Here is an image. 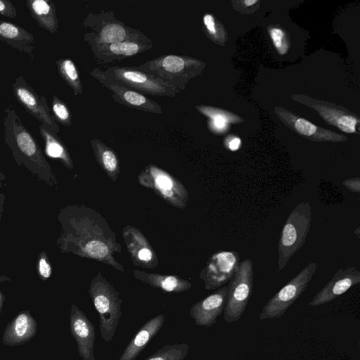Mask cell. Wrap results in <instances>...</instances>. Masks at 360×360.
Masks as SVG:
<instances>
[{"label": "cell", "instance_id": "1", "mask_svg": "<svg viewBox=\"0 0 360 360\" xmlns=\"http://www.w3.org/2000/svg\"><path fill=\"white\" fill-rule=\"evenodd\" d=\"M57 219L60 232L56 245L61 252L101 262L124 271L114 257L122 251L116 233L99 212L84 205H69L59 211Z\"/></svg>", "mask_w": 360, "mask_h": 360}, {"label": "cell", "instance_id": "2", "mask_svg": "<svg viewBox=\"0 0 360 360\" xmlns=\"http://www.w3.org/2000/svg\"><path fill=\"white\" fill-rule=\"evenodd\" d=\"M5 112L4 139L15 163L25 167L43 183L51 186L56 185V176L34 137L13 108L8 107Z\"/></svg>", "mask_w": 360, "mask_h": 360}, {"label": "cell", "instance_id": "3", "mask_svg": "<svg viewBox=\"0 0 360 360\" xmlns=\"http://www.w3.org/2000/svg\"><path fill=\"white\" fill-rule=\"evenodd\" d=\"M82 25L90 30L84 35V41L88 45H99L128 41L152 42L138 29L127 25L119 20L112 11L89 13L84 18Z\"/></svg>", "mask_w": 360, "mask_h": 360}, {"label": "cell", "instance_id": "4", "mask_svg": "<svg viewBox=\"0 0 360 360\" xmlns=\"http://www.w3.org/2000/svg\"><path fill=\"white\" fill-rule=\"evenodd\" d=\"M136 67L181 92L185 90L191 79L200 74L205 63L188 56L166 54Z\"/></svg>", "mask_w": 360, "mask_h": 360}, {"label": "cell", "instance_id": "5", "mask_svg": "<svg viewBox=\"0 0 360 360\" xmlns=\"http://www.w3.org/2000/svg\"><path fill=\"white\" fill-rule=\"evenodd\" d=\"M89 292L98 314L101 338L108 342L114 337L122 316L120 292L101 272L92 278Z\"/></svg>", "mask_w": 360, "mask_h": 360}, {"label": "cell", "instance_id": "6", "mask_svg": "<svg viewBox=\"0 0 360 360\" xmlns=\"http://www.w3.org/2000/svg\"><path fill=\"white\" fill-rule=\"evenodd\" d=\"M311 224V206L307 201L297 204L288 215L278 243V271L283 270L290 259L303 246Z\"/></svg>", "mask_w": 360, "mask_h": 360}, {"label": "cell", "instance_id": "7", "mask_svg": "<svg viewBox=\"0 0 360 360\" xmlns=\"http://www.w3.org/2000/svg\"><path fill=\"white\" fill-rule=\"evenodd\" d=\"M108 80L121 84L143 95L174 97L180 91L174 86L150 75L136 66L108 67L100 69Z\"/></svg>", "mask_w": 360, "mask_h": 360}, {"label": "cell", "instance_id": "8", "mask_svg": "<svg viewBox=\"0 0 360 360\" xmlns=\"http://www.w3.org/2000/svg\"><path fill=\"white\" fill-rule=\"evenodd\" d=\"M142 186L150 188L171 205L184 209L186 207L188 193L184 184L159 166H146L137 177Z\"/></svg>", "mask_w": 360, "mask_h": 360}, {"label": "cell", "instance_id": "9", "mask_svg": "<svg viewBox=\"0 0 360 360\" xmlns=\"http://www.w3.org/2000/svg\"><path fill=\"white\" fill-rule=\"evenodd\" d=\"M317 264L311 262L278 291L263 307L259 320L278 319L300 297L312 279Z\"/></svg>", "mask_w": 360, "mask_h": 360}, {"label": "cell", "instance_id": "10", "mask_svg": "<svg viewBox=\"0 0 360 360\" xmlns=\"http://www.w3.org/2000/svg\"><path fill=\"white\" fill-rule=\"evenodd\" d=\"M253 262L247 258L240 262L229 283L224 319L227 323L238 321L243 316L253 290Z\"/></svg>", "mask_w": 360, "mask_h": 360}, {"label": "cell", "instance_id": "11", "mask_svg": "<svg viewBox=\"0 0 360 360\" xmlns=\"http://www.w3.org/2000/svg\"><path fill=\"white\" fill-rule=\"evenodd\" d=\"M240 263V255L236 251L222 250L212 254L199 277L207 290L218 289L229 282Z\"/></svg>", "mask_w": 360, "mask_h": 360}, {"label": "cell", "instance_id": "12", "mask_svg": "<svg viewBox=\"0 0 360 360\" xmlns=\"http://www.w3.org/2000/svg\"><path fill=\"white\" fill-rule=\"evenodd\" d=\"M12 89L16 100L28 114L34 116L40 124L49 129L56 134L59 131V125L51 112L46 97L39 96L22 76L15 79Z\"/></svg>", "mask_w": 360, "mask_h": 360}, {"label": "cell", "instance_id": "13", "mask_svg": "<svg viewBox=\"0 0 360 360\" xmlns=\"http://www.w3.org/2000/svg\"><path fill=\"white\" fill-rule=\"evenodd\" d=\"M90 75L111 92V96L115 102L127 108L146 112L155 114L162 112L161 106L157 102L134 90L107 79L101 73L100 68H94L90 72Z\"/></svg>", "mask_w": 360, "mask_h": 360}, {"label": "cell", "instance_id": "14", "mask_svg": "<svg viewBox=\"0 0 360 360\" xmlns=\"http://www.w3.org/2000/svg\"><path fill=\"white\" fill-rule=\"evenodd\" d=\"M122 236L135 266L153 269L158 265L159 260L155 250L138 228L125 226L122 229Z\"/></svg>", "mask_w": 360, "mask_h": 360}, {"label": "cell", "instance_id": "15", "mask_svg": "<svg viewBox=\"0 0 360 360\" xmlns=\"http://www.w3.org/2000/svg\"><path fill=\"white\" fill-rule=\"evenodd\" d=\"M70 332L76 341L79 356L83 360H95V326L86 315L72 304L70 314Z\"/></svg>", "mask_w": 360, "mask_h": 360}, {"label": "cell", "instance_id": "16", "mask_svg": "<svg viewBox=\"0 0 360 360\" xmlns=\"http://www.w3.org/2000/svg\"><path fill=\"white\" fill-rule=\"evenodd\" d=\"M229 290V284L225 285L191 307L189 314L197 326L209 328L217 323L225 309Z\"/></svg>", "mask_w": 360, "mask_h": 360}, {"label": "cell", "instance_id": "17", "mask_svg": "<svg viewBox=\"0 0 360 360\" xmlns=\"http://www.w3.org/2000/svg\"><path fill=\"white\" fill-rule=\"evenodd\" d=\"M360 283V271L354 266L340 268L308 304L318 307L328 303Z\"/></svg>", "mask_w": 360, "mask_h": 360}, {"label": "cell", "instance_id": "18", "mask_svg": "<svg viewBox=\"0 0 360 360\" xmlns=\"http://www.w3.org/2000/svg\"><path fill=\"white\" fill-rule=\"evenodd\" d=\"M89 47L97 62L104 64L112 63L146 51L153 48V44L128 41L108 44L89 45Z\"/></svg>", "mask_w": 360, "mask_h": 360}, {"label": "cell", "instance_id": "19", "mask_svg": "<svg viewBox=\"0 0 360 360\" xmlns=\"http://www.w3.org/2000/svg\"><path fill=\"white\" fill-rule=\"evenodd\" d=\"M37 332V322L29 310L18 314L6 326L2 342L13 347L23 345L32 340Z\"/></svg>", "mask_w": 360, "mask_h": 360}, {"label": "cell", "instance_id": "20", "mask_svg": "<svg viewBox=\"0 0 360 360\" xmlns=\"http://www.w3.org/2000/svg\"><path fill=\"white\" fill-rule=\"evenodd\" d=\"M165 316L159 314L144 323L131 340L119 360H134L162 328Z\"/></svg>", "mask_w": 360, "mask_h": 360}, {"label": "cell", "instance_id": "21", "mask_svg": "<svg viewBox=\"0 0 360 360\" xmlns=\"http://www.w3.org/2000/svg\"><path fill=\"white\" fill-rule=\"evenodd\" d=\"M0 41L34 59L36 48L34 36L23 27L11 22L0 20Z\"/></svg>", "mask_w": 360, "mask_h": 360}, {"label": "cell", "instance_id": "22", "mask_svg": "<svg viewBox=\"0 0 360 360\" xmlns=\"http://www.w3.org/2000/svg\"><path fill=\"white\" fill-rule=\"evenodd\" d=\"M133 276L136 279L167 292H182L192 287L189 281L176 275H163L134 269Z\"/></svg>", "mask_w": 360, "mask_h": 360}, {"label": "cell", "instance_id": "23", "mask_svg": "<svg viewBox=\"0 0 360 360\" xmlns=\"http://www.w3.org/2000/svg\"><path fill=\"white\" fill-rule=\"evenodd\" d=\"M32 18L45 30L55 34L58 28L56 8L52 0H27Z\"/></svg>", "mask_w": 360, "mask_h": 360}, {"label": "cell", "instance_id": "24", "mask_svg": "<svg viewBox=\"0 0 360 360\" xmlns=\"http://www.w3.org/2000/svg\"><path fill=\"white\" fill-rule=\"evenodd\" d=\"M91 145L96 162L113 181L120 173V164L116 152L98 139L91 140Z\"/></svg>", "mask_w": 360, "mask_h": 360}, {"label": "cell", "instance_id": "25", "mask_svg": "<svg viewBox=\"0 0 360 360\" xmlns=\"http://www.w3.org/2000/svg\"><path fill=\"white\" fill-rule=\"evenodd\" d=\"M39 129L46 154L58 160L68 169H73L74 164L68 149L57 134L41 124H39Z\"/></svg>", "mask_w": 360, "mask_h": 360}, {"label": "cell", "instance_id": "26", "mask_svg": "<svg viewBox=\"0 0 360 360\" xmlns=\"http://www.w3.org/2000/svg\"><path fill=\"white\" fill-rule=\"evenodd\" d=\"M57 70L60 77L72 89L74 94H82L83 86L77 68L70 58H60L56 60Z\"/></svg>", "mask_w": 360, "mask_h": 360}, {"label": "cell", "instance_id": "27", "mask_svg": "<svg viewBox=\"0 0 360 360\" xmlns=\"http://www.w3.org/2000/svg\"><path fill=\"white\" fill-rule=\"evenodd\" d=\"M189 350L190 346L187 343L167 345L144 360H184Z\"/></svg>", "mask_w": 360, "mask_h": 360}, {"label": "cell", "instance_id": "28", "mask_svg": "<svg viewBox=\"0 0 360 360\" xmlns=\"http://www.w3.org/2000/svg\"><path fill=\"white\" fill-rule=\"evenodd\" d=\"M52 115L58 124L70 127L72 124V115L68 105L56 95L51 103Z\"/></svg>", "mask_w": 360, "mask_h": 360}, {"label": "cell", "instance_id": "29", "mask_svg": "<svg viewBox=\"0 0 360 360\" xmlns=\"http://www.w3.org/2000/svg\"><path fill=\"white\" fill-rule=\"evenodd\" d=\"M202 23L207 36L212 41H219L221 39L220 25L214 17L210 13L205 14L202 18Z\"/></svg>", "mask_w": 360, "mask_h": 360}, {"label": "cell", "instance_id": "30", "mask_svg": "<svg viewBox=\"0 0 360 360\" xmlns=\"http://www.w3.org/2000/svg\"><path fill=\"white\" fill-rule=\"evenodd\" d=\"M36 269L39 277L42 281L48 280L52 275V265L44 250H41L38 255Z\"/></svg>", "mask_w": 360, "mask_h": 360}, {"label": "cell", "instance_id": "31", "mask_svg": "<svg viewBox=\"0 0 360 360\" xmlns=\"http://www.w3.org/2000/svg\"><path fill=\"white\" fill-rule=\"evenodd\" d=\"M295 127L300 134L307 136H312L316 131L315 125L302 118L296 120Z\"/></svg>", "mask_w": 360, "mask_h": 360}, {"label": "cell", "instance_id": "32", "mask_svg": "<svg viewBox=\"0 0 360 360\" xmlns=\"http://www.w3.org/2000/svg\"><path fill=\"white\" fill-rule=\"evenodd\" d=\"M356 120L350 115L340 117L338 120V127L347 133H353L355 131Z\"/></svg>", "mask_w": 360, "mask_h": 360}, {"label": "cell", "instance_id": "33", "mask_svg": "<svg viewBox=\"0 0 360 360\" xmlns=\"http://www.w3.org/2000/svg\"><path fill=\"white\" fill-rule=\"evenodd\" d=\"M0 15L15 18L18 13L13 4L9 0H0Z\"/></svg>", "mask_w": 360, "mask_h": 360}, {"label": "cell", "instance_id": "34", "mask_svg": "<svg viewBox=\"0 0 360 360\" xmlns=\"http://www.w3.org/2000/svg\"><path fill=\"white\" fill-rule=\"evenodd\" d=\"M270 35L274 46L278 49L280 53L284 54L285 52L283 49V32L278 28H273L271 30Z\"/></svg>", "mask_w": 360, "mask_h": 360}, {"label": "cell", "instance_id": "35", "mask_svg": "<svg viewBox=\"0 0 360 360\" xmlns=\"http://www.w3.org/2000/svg\"><path fill=\"white\" fill-rule=\"evenodd\" d=\"M342 185L345 186L351 192L355 193H360V178L359 177H352L344 180L342 182Z\"/></svg>", "mask_w": 360, "mask_h": 360}, {"label": "cell", "instance_id": "36", "mask_svg": "<svg viewBox=\"0 0 360 360\" xmlns=\"http://www.w3.org/2000/svg\"><path fill=\"white\" fill-rule=\"evenodd\" d=\"M240 143L241 141L239 138L233 137V139H230L229 142H226V145L229 148V150L235 151L239 148Z\"/></svg>", "mask_w": 360, "mask_h": 360}, {"label": "cell", "instance_id": "37", "mask_svg": "<svg viewBox=\"0 0 360 360\" xmlns=\"http://www.w3.org/2000/svg\"><path fill=\"white\" fill-rule=\"evenodd\" d=\"M11 281V278H9L5 275H0V283L4 282V281L10 282ZM4 300H5V296L4 295L2 291L0 289V314L2 311Z\"/></svg>", "mask_w": 360, "mask_h": 360}, {"label": "cell", "instance_id": "38", "mask_svg": "<svg viewBox=\"0 0 360 360\" xmlns=\"http://www.w3.org/2000/svg\"><path fill=\"white\" fill-rule=\"evenodd\" d=\"M1 185H2V181H0V223H1V220L2 212L4 210V204L5 199H6L5 194L4 193L1 192Z\"/></svg>", "mask_w": 360, "mask_h": 360}, {"label": "cell", "instance_id": "39", "mask_svg": "<svg viewBox=\"0 0 360 360\" xmlns=\"http://www.w3.org/2000/svg\"><path fill=\"white\" fill-rule=\"evenodd\" d=\"M246 6H252L257 2V0H245L243 1Z\"/></svg>", "mask_w": 360, "mask_h": 360}, {"label": "cell", "instance_id": "40", "mask_svg": "<svg viewBox=\"0 0 360 360\" xmlns=\"http://www.w3.org/2000/svg\"><path fill=\"white\" fill-rule=\"evenodd\" d=\"M5 179H6L5 175L2 172H0V181H4Z\"/></svg>", "mask_w": 360, "mask_h": 360}, {"label": "cell", "instance_id": "41", "mask_svg": "<svg viewBox=\"0 0 360 360\" xmlns=\"http://www.w3.org/2000/svg\"><path fill=\"white\" fill-rule=\"evenodd\" d=\"M359 230H360V229H359V227H358V228L354 231V233L357 236V237H358V238H359V233H360Z\"/></svg>", "mask_w": 360, "mask_h": 360}]
</instances>
